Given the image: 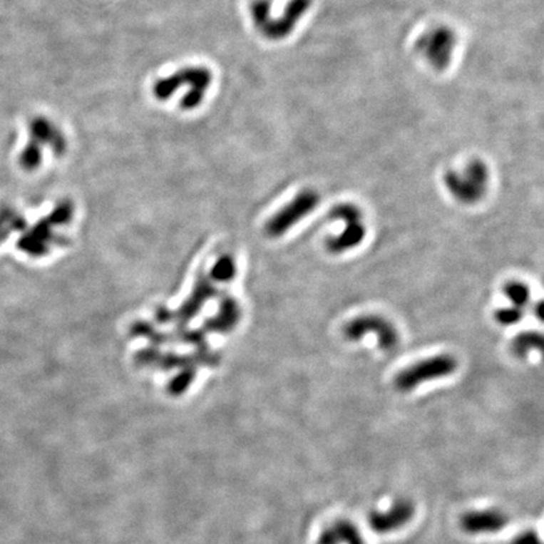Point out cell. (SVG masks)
Masks as SVG:
<instances>
[{
    "instance_id": "cell-11",
    "label": "cell",
    "mask_w": 544,
    "mask_h": 544,
    "mask_svg": "<svg viewBox=\"0 0 544 544\" xmlns=\"http://www.w3.org/2000/svg\"><path fill=\"white\" fill-rule=\"evenodd\" d=\"M503 292L508 300L512 302L513 307H519V309L527 307L530 300V290L528 286L522 281H509L504 286Z\"/></svg>"
},
{
    "instance_id": "cell-7",
    "label": "cell",
    "mask_w": 544,
    "mask_h": 544,
    "mask_svg": "<svg viewBox=\"0 0 544 544\" xmlns=\"http://www.w3.org/2000/svg\"><path fill=\"white\" fill-rule=\"evenodd\" d=\"M509 523V517L499 509L470 510L460 518V528L471 535L501 532Z\"/></svg>"
},
{
    "instance_id": "cell-1",
    "label": "cell",
    "mask_w": 544,
    "mask_h": 544,
    "mask_svg": "<svg viewBox=\"0 0 544 544\" xmlns=\"http://www.w3.org/2000/svg\"><path fill=\"white\" fill-rule=\"evenodd\" d=\"M212 78V72L205 67H185L173 75L158 80L153 87V93L159 101H167L178 88L188 85V93L184 95L180 106L183 110H193L203 103Z\"/></svg>"
},
{
    "instance_id": "cell-5",
    "label": "cell",
    "mask_w": 544,
    "mask_h": 544,
    "mask_svg": "<svg viewBox=\"0 0 544 544\" xmlns=\"http://www.w3.org/2000/svg\"><path fill=\"white\" fill-rule=\"evenodd\" d=\"M319 202L320 195L318 192L313 189L302 190L285 208H282L270 220L267 232L274 237L284 235L291 227L295 226L297 222L309 216L318 207Z\"/></svg>"
},
{
    "instance_id": "cell-15",
    "label": "cell",
    "mask_w": 544,
    "mask_h": 544,
    "mask_svg": "<svg viewBox=\"0 0 544 544\" xmlns=\"http://www.w3.org/2000/svg\"><path fill=\"white\" fill-rule=\"evenodd\" d=\"M523 309L515 307H501L498 309L496 314H494V318L496 322L504 325V327H512L515 324L519 323L523 319Z\"/></svg>"
},
{
    "instance_id": "cell-2",
    "label": "cell",
    "mask_w": 544,
    "mask_h": 544,
    "mask_svg": "<svg viewBox=\"0 0 544 544\" xmlns=\"http://www.w3.org/2000/svg\"><path fill=\"white\" fill-rule=\"evenodd\" d=\"M458 361L451 354H437L417 361L394 378V386L401 392H410L422 384L448 377L458 371Z\"/></svg>"
},
{
    "instance_id": "cell-4",
    "label": "cell",
    "mask_w": 544,
    "mask_h": 544,
    "mask_svg": "<svg viewBox=\"0 0 544 544\" xmlns=\"http://www.w3.org/2000/svg\"><path fill=\"white\" fill-rule=\"evenodd\" d=\"M345 338L359 342L368 335L377 338L378 347L383 351H392L399 343V330L388 319L379 315H361L344 327Z\"/></svg>"
},
{
    "instance_id": "cell-9",
    "label": "cell",
    "mask_w": 544,
    "mask_h": 544,
    "mask_svg": "<svg viewBox=\"0 0 544 544\" xmlns=\"http://www.w3.org/2000/svg\"><path fill=\"white\" fill-rule=\"evenodd\" d=\"M366 228L363 222H356L345 225V228L338 236L329 238L327 242L330 252L333 254H344L349 250L358 247L366 238Z\"/></svg>"
},
{
    "instance_id": "cell-14",
    "label": "cell",
    "mask_w": 544,
    "mask_h": 544,
    "mask_svg": "<svg viewBox=\"0 0 544 544\" xmlns=\"http://www.w3.org/2000/svg\"><path fill=\"white\" fill-rule=\"evenodd\" d=\"M41 146L36 141L32 140L28 144L27 148L23 150L22 155L19 158L21 160V165L24 169L28 170H32L34 168H37L41 164L42 160V151H41Z\"/></svg>"
},
{
    "instance_id": "cell-12",
    "label": "cell",
    "mask_w": 544,
    "mask_h": 544,
    "mask_svg": "<svg viewBox=\"0 0 544 544\" xmlns=\"http://www.w3.org/2000/svg\"><path fill=\"white\" fill-rule=\"evenodd\" d=\"M335 533L339 538L340 543L344 544H366L361 537L359 529L356 528L353 523L347 519L337 520L333 525Z\"/></svg>"
},
{
    "instance_id": "cell-8",
    "label": "cell",
    "mask_w": 544,
    "mask_h": 544,
    "mask_svg": "<svg viewBox=\"0 0 544 544\" xmlns=\"http://www.w3.org/2000/svg\"><path fill=\"white\" fill-rule=\"evenodd\" d=\"M29 131L32 135V140L39 145L48 144L53 148L54 153L61 155L66 150L65 136L60 130L57 129L48 119L36 118L29 124Z\"/></svg>"
},
{
    "instance_id": "cell-18",
    "label": "cell",
    "mask_w": 544,
    "mask_h": 544,
    "mask_svg": "<svg viewBox=\"0 0 544 544\" xmlns=\"http://www.w3.org/2000/svg\"><path fill=\"white\" fill-rule=\"evenodd\" d=\"M11 232V230H0V243L3 242V241L8 237V235H9Z\"/></svg>"
},
{
    "instance_id": "cell-10",
    "label": "cell",
    "mask_w": 544,
    "mask_h": 544,
    "mask_svg": "<svg viewBox=\"0 0 544 544\" xmlns=\"http://www.w3.org/2000/svg\"><path fill=\"white\" fill-rule=\"evenodd\" d=\"M543 345V337L538 332H525L518 334L512 340L510 349L514 356L518 358H527L532 351H542Z\"/></svg>"
},
{
    "instance_id": "cell-16",
    "label": "cell",
    "mask_w": 544,
    "mask_h": 544,
    "mask_svg": "<svg viewBox=\"0 0 544 544\" xmlns=\"http://www.w3.org/2000/svg\"><path fill=\"white\" fill-rule=\"evenodd\" d=\"M507 544H542V540L534 530H527V532L518 534L517 537H514Z\"/></svg>"
},
{
    "instance_id": "cell-17",
    "label": "cell",
    "mask_w": 544,
    "mask_h": 544,
    "mask_svg": "<svg viewBox=\"0 0 544 544\" xmlns=\"http://www.w3.org/2000/svg\"><path fill=\"white\" fill-rule=\"evenodd\" d=\"M318 544H340L339 538L335 533L334 528L324 529L322 534L319 535Z\"/></svg>"
},
{
    "instance_id": "cell-13",
    "label": "cell",
    "mask_w": 544,
    "mask_h": 544,
    "mask_svg": "<svg viewBox=\"0 0 544 544\" xmlns=\"http://www.w3.org/2000/svg\"><path fill=\"white\" fill-rule=\"evenodd\" d=\"M330 218L334 221L343 222L344 225H349V223L361 222L363 213L356 205L342 203L330 210Z\"/></svg>"
},
{
    "instance_id": "cell-3",
    "label": "cell",
    "mask_w": 544,
    "mask_h": 544,
    "mask_svg": "<svg viewBox=\"0 0 544 544\" xmlns=\"http://www.w3.org/2000/svg\"><path fill=\"white\" fill-rule=\"evenodd\" d=\"M445 185L460 203L473 205L481 200L489 185V170L484 163L473 160L463 173L450 170L445 175Z\"/></svg>"
},
{
    "instance_id": "cell-6",
    "label": "cell",
    "mask_w": 544,
    "mask_h": 544,
    "mask_svg": "<svg viewBox=\"0 0 544 544\" xmlns=\"http://www.w3.org/2000/svg\"><path fill=\"white\" fill-rule=\"evenodd\" d=\"M415 515V504L407 499L394 501V505L384 512H372L368 517L369 527L376 533L387 534L404 527Z\"/></svg>"
}]
</instances>
